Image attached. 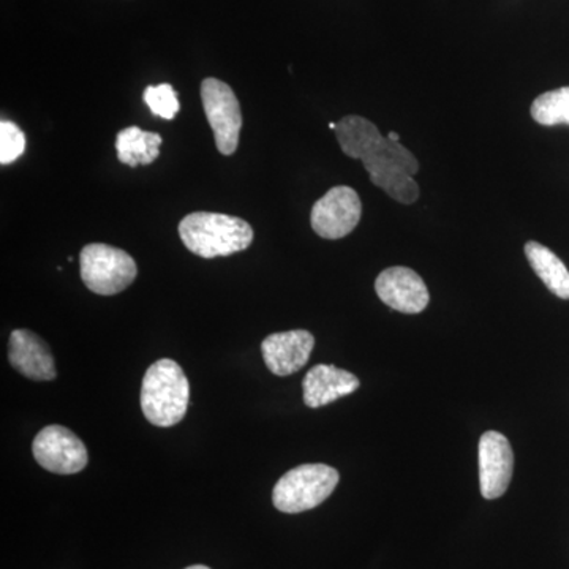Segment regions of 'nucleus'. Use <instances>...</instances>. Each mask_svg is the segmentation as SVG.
I'll use <instances>...</instances> for the list:
<instances>
[{"label":"nucleus","instance_id":"obj_1","mask_svg":"<svg viewBox=\"0 0 569 569\" xmlns=\"http://www.w3.org/2000/svg\"><path fill=\"white\" fill-rule=\"evenodd\" d=\"M337 141L350 159L361 160L373 186L402 204H413L419 186L417 157L406 146L385 138L376 123L361 116H346L337 122Z\"/></svg>","mask_w":569,"mask_h":569},{"label":"nucleus","instance_id":"obj_2","mask_svg":"<svg viewBox=\"0 0 569 569\" xmlns=\"http://www.w3.org/2000/svg\"><path fill=\"white\" fill-rule=\"evenodd\" d=\"M183 246L201 258L230 257L249 249L253 242L250 223L219 212H192L179 223Z\"/></svg>","mask_w":569,"mask_h":569},{"label":"nucleus","instance_id":"obj_3","mask_svg":"<svg viewBox=\"0 0 569 569\" xmlns=\"http://www.w3.org/2000/svg\"><path fill=\"white\" fill-rule=\"evenodd\" d=\"M189 399V380L178 362L160 359L149 367L142 378L141 410L151 425L171 427L181 422Z\"/></svg>","mask_w":569,"mask_h":569},{"label":"nucleus","instance_id":"obj_4","mask_svg":"<svg viewBox=\"0 0 569 569\" xmlns=\"http://www.w3.org/2000/svg\"><path fill=\"white\" fill-rule=\"evenodd\" d=\"M339 471L325 463H306L284 473L272 490V501L287 515L320 507L339 485Z\"/></svg>","mask_w":569,"mask_h":569},{"label":"nucleus","instance_id":"obj_5","mask_svg":"<svg viewBox=\"0 0 569 569\" xmlns=\"http://www.w3.org/2000/svg\"><path fill=\"white\" fill-rule=\"evenodd\" d=\"M82 282L100 296L122 293L137 279V263L126 250L108 244H88L80 253Z\"/></svg>","mask_w":569,"mask_h":569},{"label":"nucleus","instance_id":"obj_6","mask_svg":"<svg viewBox=\"0 0 569 569\" xmlns=\"http://www.w3.org/2000/svg\"><path fill=\"white\" fill-rule=\"evenodd\" d=\"M201 102L216 138L217 149L222 156H233L242 129L241 103L233 89L217 78H206L201 82Z\"/></svg>","mask_w":569,"mask_h":569},{"label":"nucleus","instance_id":"obj_7","mask_svg":"<svg viewBox=\"0 0 569 569\" xmlns=\"http://www.w3.org/2000/svg\"><path fill=\"white\" fill-rule=\"evenodd\" d=\"M362 217V203L355 189L347 186L332 187L313 204L310 223L323 239H342L358 227Z\"/></svg>","mask_w":569,"mask_h":569},{"label":"nucleus","instance_id":"obj_8","mask_svg":"<svg viewBox=\"0 0 569 569\" xmlns=\"http://www.w3.org/2000/svg\"><path fill=\"white\" fill-rule=\"evenodd\" d=\"M33 458L51 473L74 475L89 462L84 443L63 426H48L37 433L32 443Z\"/></svg>","mask_w":569,"mask_h":569},{"label":"nucleus","instance_id":"obj_9","mask_svg":"<svg viewBox=\"0 0 569 569\" xmlns=\"http://www.w3.org/2000/svg\"><path fill=\"white\" fill-rule=\"evenodd\" d=\"M479 488L486 500L505 496L515 471V452L503 433L488 430L479 440Z\"/></svg>","mask_w":569,"mask_h":569},{"label":"nucleus","instance_id":"obj_10","mask_svg":"<svg viewBox=\"0 0 569 569\" xmlns=\"http://www.w3.org/2000/svg\"><path fill=\"white\" fill-rule=\"evenodd\" d=\"M376 291L385 305L408 316L421 313L430 301L425 280L413 269L403 266L385 269L377 277Z\"/></svg>","mask_w":569,"mask_h":569},{"label":"nucleus","instance_id":"obj_11","mask_svg":"<svg viewBox=\"0 0 569 569\" xmlns=\"http://www.w3.org/2000/svg\"><path fill=\"white\" fill-rule=\"evenodd\" d=\"M316 347V337L306 329L276 332L261 343L266 367L274 376L288 377L299 372L309 362Z\"/></svg>","mask_w":569,"mask_h":569},{"label":"nucleus","instance_id":"obj_12","mask_svg":"<svg viewBox=\"0 0 569 569\" xmlns=\"http://www.w3.org/2000/svg\"><path fill=\"white\" fill-rule=\"evenodd\" d=\"M9 361L21 376L51 381L58 376L48 343L29 329H14L9 340Z\"/></svg>","mask_w":569,"mask_h":569},{"label":"nucleus","instance_id":"obj_13","mask_svg":"<svg viewBox=\"0 0 569 569\" xmlns=\"http://www.w3.org/2000/svg\"><path fill=\"white\" fill-rule=\"evenodd\" d=\"M359 387L361 381L353 373L326 365L312 367L302 381L305 403L310 408L329 406L340 397L353 395Z\"/></svg>","mask_w":569,"mask_h":569},{"label":"nucleus","instance_id":"obj_14","mask_svg":"<svg viewBox=\"0 0 569 569\" xmlns=\"http://www.w3.org/2000/svg\"><path fill=\"white\" fill-rule=\"evenodd\" d=\"M162 141L163 138L159 133L144 132L137 126L127 127L116 138L119 162L132 168H137L138 164H151L160 157Z\"/></svg>","mask_w":569,"mask_h":569},{"label":"nucleus","instance_id":"obj_15","mask_svg":"<svg viewBox=\"0 0 569 569\" xmlns=\"http://www.w3.org/2000/svg\"><path fill=\"white\" fill-rule=\"evenodd\" d=\"M526 254L531 268L549 291L561 299H569V271L563 261L537 241L527 242Z\"/></svg>","mask_w":569,"mask_h":569},{"label":"nucleus","instance_id":"obj_16","mask_svg":"<svg viewBox=\"0 0 569 569\" xmlns=\"http://www.w3.org/2000/svg\"><path fill=\"white\" fill-rule=\"evenodd\" d=\"M531 118L546 127L559 123L569 126V88H560L539 96L531 104Z\"/></svg>","mask_w":569,"mask_h":569},{"label":"nucleus","instance_id":"obj_17","mask_svg":"<svg viewBox=\"0 0 569 569\" xmlns=\"http://www.w3.org/2000/svg\"><path fill=\"white\" fill-rule=\"evenodd\" d=\"M142 97H144V103L148 104L152 114L159 116L164 121H173L179 110H181L178 92L174 91L173 86L167 84V82L159 86H148Z\"/></svg>","mask_w":569,"mask_h":569},{"label":"nucleus","instance_id":"obj_18","mask_svg":"<svg viewBox=\"0 0 569 569\" xmlns=\"http://www.w3.org/2000/svg\"><path fill=\"white\" fill-rule=\"evenodd\" d=\"M26 149V134L17 123L0 122V164H10L20 159Z\"/></svg>","mask_w":569,"mask_h":569},{"label":"nucleus","instance_id":"obj_19","mask_svg":"<svg viewBox=\"0 0 569 569\" xmlns=\"http://www.w3.org/2000/svg\"><path fill=\"white\" fill-rule=\"evenodd\" d=\"M388 138H389V140H391V141L400 142V137H399V134H397L396 132H391V133H389V134H388Z\"/></svg>","mask_w":569,"mask_h":569},{"label":"nucleus","instance_id":"obj_20","mask_svg":"<svg viewBox=\"0 0 569 569\" xmlns=\"http://www.w3.org/2000/svg\"><path fill=\"white\" fill-rule=\"evenodd\" d=\"M186 569H211V568L204 567V565H193V567H189Z\"/></svg>","mask_w":569,"mask_h":569}]
</instances>
